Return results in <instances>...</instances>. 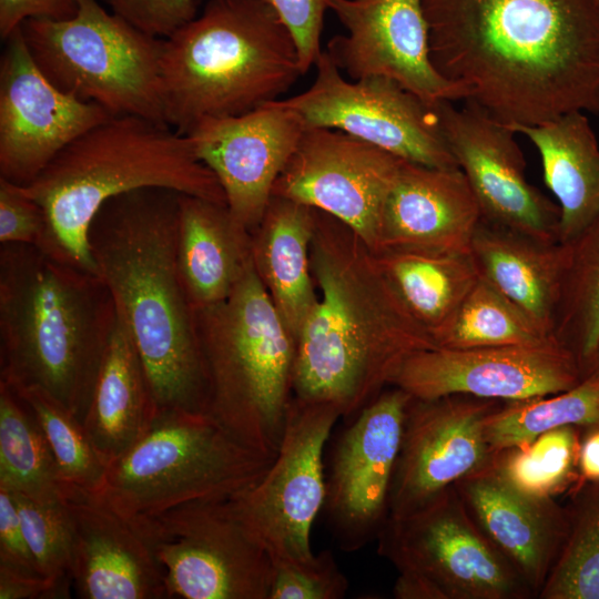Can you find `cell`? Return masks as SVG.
I'll use <instances>...</instances> for the list:
<instances>
[{
    "mask_svg": "<svg viewBox=\"0 0 599 599\" xmlns=\"http://www.w3.org/2000/svg\"><path fill=\"white\" fill-rule=\"evenodd\" d=\"M430 58L508 124L599 114L596 0H423Z\"/></svg>",
    "mask_w": 599,
    "mask_h": 599,
    "instance_id": "1",
    "label": "cell"
},
{
    "mask_svg": "<svg viewBox=\"0 0 599 599\" xmlns=\"http://www.w3.org/2000/svg\"><path fill=\"white\" fill-rule=\"evenodd\" d=\"M311 267L321 296L295 341L293 396L353 418L390 386L408 357L437 346L402 304L369 246L318 210Z\"/></svg>",
    "mask_w": 599,
    "mask_h": 599,
    "instance_id": "2",
    "label": "cell"
},
{
    "mask_svg": "<svg viewBox=\"0 0 599 599\" xmlns=\"http://www.w3.org/2000/svg\"><path fill=\"white\" fill-rule=\"evenodd\" d=\"M180 194L161 187L108 200L88 233L97 273L142 363L156 413H206L194 308L176 257Z\"/></svg>",
    "mask_w": 599,
    "mask_h": 599,
    "instance_id": "3",
    "label": "cell"
},
{
    "mask_svg": "<svg viewBox=\"0 0 599 599\" xmlns=\"http://www.w3.org/2000/svg\"><path fill=\"white\" fill-rule=\"evenodd\" d=\"M116 321L98 273L1 244L0 382L39 389L82 423Z\"/></svg>",
    "mask_w": 599,
    "mask_h": 599,
    "instance_id": "4",
    "label": "cell"
},
{
    "mask_svg": "<svg viewBox=\"0 0 599 599\" xmlns=\"http://www.w3.org/2000/svg\"><path fill=\"white\" fill-rule=\"evenodd\" d=\"M21 187L44 211V251L94 273L88 233L108 200L161 187L226 205L219 180L186 134L135 115L111 116L89 129Z\"/></svg>",
    "mask_w": 599,
    "mask_h": 599,
    "instance_id": "5",
    "label": "cell"
},
{
    "mask_svg": "<svg viewBox=\"0 0 599 599\" xmlns=\"http://www.w3.org/2000/svg\"><path fill=\"white\" fill-rule=\"evenodd\" d=\"M161 72L166 122L182 134L276 101L303 75L294 39L265 0H210L164 39Z\"/></svg>",
    "mask_w": 599,
    "mask_h": 599,
    "instance_id": "6",
    "label": "cell"
},
{
    "mask_svg": "<svg viewBox=\"0 0 599 599\" xmlns=\"http://www.w3.org/2000/svg\"><path fill=\"white\" fill-rule=\"evenodd\" d=\"M207 414L243 445L275 457L293 397L295 342L252 264L223 302L194 311Z\"/></svg>",
    "mask_w": 599,
    "mask_h": 599,
    "instance_id": "7",
    "label": "cell"
},
{
    "mask_svg": "<svg viewBox=\"0 0 599 599\" xmlns=\"http://www.w3.org/2000/svg\"><path fill=\"white\" fill-rule=\"evenodd\" d=\"M273 459L206 413L166 410L108 464L99 493L125 517L141 520L189 501L230 498L258 480Z\"/></svg>",
    "mask_w": 599,
    "mask_h": 599,
    "instance_id": "8",
    "label": "cell"
},
{
    "mask_svg": "<svg viewBox=\"0 0 599 599\" xmlns=\"http://www.w3.org/2000/svg\"><path fill=\"white\" fill-rule=\"evenodd\" d=\"M78 2L70 19H29L21 24L39 69L63 92L112 116L167 124L161 72L164 39L135 29L98 0Z\"/></svg>",
    "mask_w": 599,
    "mask_h": 599,
    "instance_id": "9",
    "label": "cell"
},
{
    "mask_svg": "<svg viewBox=\"0 0 599 599\" xmlns=\"http://www.w3.org/2000/svg\"><path fill=\"white\" fill-rule=\"evenodd\" d=\"M230 498L189 501L134 520L164 570L167 598L268 599L273 560Z\"/></svg>",
    "mask_w": 599,
    "mask_h": 599,
    "instance_id": "10",
    "label": "cell"
},
{
    "mask_svg": "<svg viewBox=\"0 0 599 599\" xmlns=\"http://www.w3.org/2000/svg\"><path fill=\"white\" fill-rule=\"evenodd\" d=\"M378 552L422 580L434 599H521L524 580L479 530L454 486L420 507L388 517Z\"/></svg>",
    "mask_w": 599,
    "mask_h": 599,
    "instance_id": "11",
    "label": "cell"
},
{
    "mask_svg": "<svg viewBox=\"0 0 599 599\" xmlns=\"http://www.w3.org/2000/svg\"><path fill=\"white\" fill-rule=\"evenodd\" d=\"M341 417L329 404L292 397L276 456L262 477L230 498L243 525L272 560L314 557L311 530L324 508V449Z\"/></svg>",
    "mask_w": 599,
    "mask_h": 599,
    "instance_id": "12",
    "label": "cell"
},
{
    "mask_svg": "<svg viewBox=\"0 0 599 599\" xmlns=\"http://www.w3.org/2000/svg\"><path fill=\"white\" fill-rule=\"evenodd\" d=\"M314 65L307 90L274 101L298 114L306 128L345 132L412 163L459 169L434 106L387 78L347 80L324 50Z\"/></svg>",
    "mask_w": 599,
    "mask_h": 599,
    "instance_id": "13",
    "label": "cell"
},
{
    "mask_svg": "<svg viewBox=\"0 0 599 599\" xmlns=\"http://www.w3.org/2000/svg\"><path fill=\"white\" fill-rule=\"evenodd\" d=\"M403 161L345 132L306 128L272 196L332 215L375 252L385 200Z\"/></svg>",
    "mask_w": 599,
    "mask_h": 599,
    "instance_id": "14",
    "label": "cell"
},
{
    "mask_svg": "<svg viewBox=\"0 0 599 599\" xmlns=\"http://www.w3.org/2000/svg\"><path fill=\"white\" fill-rule=\"evenodd\" d=\"M390 387L352 418L333 450L324 509L344 551H356L377 538L388 518L393 476L413 398Z\"/></svg>",
    "mask_w": 599,
    "mask_h": 599,
    "instance_id": "15",
    "label": "cell"
},
{
    "mask_svg": "<svg viewBox=\"0 0 599 599\" xmlns=\"http://www.w3.org/2000/svg\"><path fill=\"white\" fill-rule=\"evenodd\" d=\"M434 110L481 220L539 241L560 243V209L528 182L516 132L470 102L458 109L444 101Z\"/></svg>",
    "mask_w": 599,
    "mask_h": 599,
    "instance_id": "16",
    "label": "cell"
},
{
    "mask_svg": "<svg viewBox=\"0 0 599 599\" xmlns=\"http://www.w3.org/2000/svg\"><path fill=\"white\" fill-rule=\"evenodd\" d=\"M0 60V177L32 182L72 141L112 115L57 88L22 35L4 40Z\"/></svg>",
    "mask_w": 599,
    "mask_h": 599,
    "instance_id": "17",
    "label": "cell"
},
{
    "mask_svg": "<svg viewBox=\"0 0 599 599\" xmlns=\"http://www.w3.org/2000/svg\"><path fill=\"white\" fill-rule=\"evenodd\" d=\"M581 378L575 356L554 341L530 346L424 349L404 362L390 386L415 399L465 395L507 403L557 394Z\"/></svg>",
    "mask_w": 599,
    "mask_h": 599,
    "instance_id": "18",
    "label": "cell"
},
{
    "mask_svg": "<svg viewBox=\"0 0 599 599\" xmlns=\"http://www.w3.org/2000/svg\"><path fill=\"white\" fill-rule=\"evenodd\" d=\"M346 33L325 50L352 80L383 77L434 106L466 100L465 89L446 79L430 58L423 0H326Z\"/></svg>",
    "mask_w": 599,
    "mask_h": 599,
    "instance_id": "19",
    "label": "cell"
},
{
    "mask_svg": "<svg viewBox=\"0 0 599 599\" xmlns=\"http://www.w3.org/2000/svg\"><path fill=\"white\" fill-rule=\"evenodd\" d=\"M504 402L465 395L412 398L393 476L388 517L413 511L488 465L487 417Z\"/></svg>",
    "mask_w": 599,
    "mask_h": 599,
    "instance_id": "20",
    "label": "cell"
},
{
    "mask_svg": "<svg viewBox=\"0 0 599 599\" xmlns=\"http://www.w3.org/2000/svg\"><path fill=\"white\" fill-rule=\"evenodd\" d=\"M305 129L298 114L273 101L243 114L203 119L185 134L219 180L231 214L252 234Z\"/></svg>",
    "mask_w": 599,
    "mask_h": 599,
    "instance_id": "21",
    "label": "cell"
},
{
    "mask_svg": "<svg viewBox=\"0 0 599 599\" xmlns=\"http://www.w3.org/2000/svg\"><path fill=\"white\" fill-rule=\"evenodd\" d=\"M72 586L82 599L167 598L164 570L139 525L99 491L67 486Z\"/></svg>",
    "mask_w": 599,
    "mask_h": 599,
    "instance_id": "22",
    "label": "cell"
},
{
    "mask_svg": "<svg viewBox=\"0 0 599 599\" xmlns=\"http://www.w3.org/2000/svg\"><path fill=\"white\" fill-rule=\"evenodd\" d=\"M481 213L460 169L403 161L387 194L374 253H470Z\"/></svg>",
    "mask_w": 599,
    "mask_h": 599,
    "instance_id": "23",
    "label": "cell"
},
{
    "mask_svg": "<svg viewBox=\"0 0 599 599\" xmlns=\"http://www.w3.org/2000/svg\"><path fill=\"white\" fill-rule=\"evenodd\" d=\"M454 487L479 530L538 597L567 536V507L555 497L515 488L499 473L495 457Z\"/></svg>",
    "mask_w": 599,
    "mask_h": 599,
    "instance_id": "24",
    "label": "cell"
},
{
    "mask_svg": "<svg viewBox=\"0 0 599 599\" xmlns=\"http://www.w3.org/2000/svg\"><path fill=\"white\" fill-rule=\"evenodd\" d=\"M180 277L194 311L225 301L252 264V234L226 205L180 194Z\"/></svg>",
    "mask_w": 599,
    "mask_h": 599,
    "instance_id": "25",
    "label": "cell"
},
{
    "mask_svg": "<svg viewBox=\"0 0 599 599\" xmlns=\"http://www.w3.org/2000/svg\"><path fill=\"white\" fill-rule=\"evenodd\" d=\"M470 255L480 278L554 337L566 257L562 243L539 241L481 220Z\"/></svg>",
    "mask_w": 599,
    "mask_h": 599,
    "instance_id": "26",
    "label": "cell"
},
{
    "mask_svg": "<svg viewBox=\"0 0 599 599\" xmlns=\"http://www.w3.org/2000/svg\"><path fill=\"white\" fill-rule=\"evenodd\" d=\"M315 210L272 196L252 232V261L294 342L318 296L311 267Z\"/></svg>",
    "mask_w": 599,
    "mask_h": 599,
    "instance_id": "27",
    "label": "cell"
},
{
    "mask_svg": "<svg viewBox=\"0 0 599 599\" xmlns=\"http://www.w3.org/2000/svg\"><path fill=\"white\" fill-rule=\"evenodd\" d=\"M508 126L537 149L545 183L560 209L559 241H571L599 214V144L586 113Z\"/></svg>",
    "mask_w": 599,
    "mask_h": 599,
    "instance_id": "28",
    "label": "cell"
},
{
    "mask_svg": "<svg viewBox=\"0 0 599 599\" xmlns=\"http://www.w3.org/2000/svg\"><path fill=\"white\" fill-rule=\"evenodd\" d=\"M155 415L142 363L118 317L82 420L83 428L108 465L140 439Z\"/></svg>",
    "mask_w": 599,
    "mask_h": 599,
    "instance_id": "29",
    "label": "cell"
},
{
    "mask_svg": "<svg viewBox=\"0 0 599 599\" xmlns=\"http://www.w3.org/2000/svg\"><path fill=\"white\" fill-rule=\"evenodd\" d=\"M375 255L402 304L433 339L479 280L470 253L383 251Z\"/></svg>",
    "mask_w": 599,
    "mask_h": 599,
    "instance_id": "30",
    "label": "cell"
},
{
    "mask_svg": "<svg viewBox=\"0 0 599 599\" xmlns=\"http://www.w3.org/2000/svg\"><path fill=\"white\" fill-rule=\"evenodd\" d=\"M566 247L552 335L583 376L599 345V214Z\"/></svg>",
    "mask_w": 599,
    "mask_h": 599,
    "instance_id": "31",
    "label": "cell"
},
{
    "mask_svg": "<svg viewBox=\"0 0 599 599\" xmlns=\"http://www.w3.org/2000/svg\"><path fill=\"white\" fill-rule=\"evenodd\" d=\"M0 487L42 502H62L65 485L26 402L0 382Z\"/></svg>",
    "mask_w": 599,
    "mask_h": 599,
    "instance_id": "32",
    "label": "cell"
},
{
    "mask_svg": "<svg viewBox=\"0 0 599 599\" xmlns=\"http://www.w3.org/2000/svg\"><path fill=\"white\" fill-rule=\"evenodd\" d=\"M568 426L583 430L599 426V372L557 394L502 403L487 417L485 436L497 453Z\"/></svg>",
    "mask_w": 599,
    "mask_h": 599,
    "instance_id": "33",
    "label": "cell"
},
{
    "mask_svg": "<svg viewBox=\"0 0 599 599\" xmlns=\"http://www.w3.org/2000/svg\"><path fill=\"white\" fill-rule=\"evenodd\" d=\"M554 341L524 311L480 277L449 322L434 335L437 347L453 349L530 346Z\"/></svg>",
    "mask_w": 599,
    "mask_h": 599,
    "instance_id": "34",
    "label": "cell"
},
{
    "mask_svg": "<svg viewBox=\"0 0 599 599\" xmlns=\"http://www.w3.org/2000/svg\"><path fill=\"white\" fill-rule=\"evenodd\" d=\"M567 509V536L538 598L599 599V481H577Z\"/></svg>",
    "mask_w": 599,
    "mask_h": 599,
    "instance_id": "35",
    "label": "cell"
},
{
    "mask_svg": "<svg viewBox=\"0 0 599 599\" xmlns=\"http://www.w3.org/2000/svg\"><path fill=\"white\" fill-rule=\"evenodd\" d=\"M583 432L572 426L547 430L529 441L497 451L496 466L518 490L540 498L554 497L579 479Z\"/></svg>",
    "mask_w": 599,
    "mask_h": 599,
    "instance_id": "36",
    "label": "cell"
},
{
    "mask_svg": "<svg viewBox=\"0 0 599 599\" xmlns=\"http://www.w3.org/2000/svg\"><path fill=\"white\" fill-rule=\"evenodd\" d=\"M11 388L34 415L64 485L99 491L108 465L92 446L82 423L39 389Z\"/></svg>",
    "mask_w": 599,
    "mask_h": 599,
    "instance_id": "37",
    "label": "cell"
},
{
    "mask_svg": "<svg viewBox=\"0 0 599 599\" xmlns=\"http://www.w3.org/2000/svg\"><path fill=\"white\" fill-rule=\"evenodd\" d=\"M13 495L38 572L50 580L72 585L73 542L63 501L42 502L22 494Z\"/></svg>",
    "mask_w": 599,
    "mask_h": 599,
    "instance_id": "38",
    "label": "cell"
},
{
    "mask_svg": "<svg viewBox=\"0 0 599 599\" xmlns=\"http://www.w3.org/2000/svg\"><path fill=\"white\" fill-rule=\"evenodd\" d=\"M268 599H342L348 580L334 555L323 550L305 561L273 560Z\"/></svg>",
    "mask_w": 599,
    "mask_h": 599,
    "instance_id": "39",
    "label": "cell"
},
{
    "mask_svg": "<svg viewBox=\"0 0 599 599\" xmlns=\"http://www.w3.org/2000/svg\"><path fill=\"white\" fill-rule=\"evenodd\" d=\"M0 244H28L41 250L48 244L43 209L21 187L0 177Z\"/></svg>",
    "mask_w": 599,
    "mask_h": 599,
    "instance_id": "40",
    "label": "cell"
},
{
    "mask_svg": "<svg viewBox=\"0 0 599 599\" xmlns=\"http://www.w3.org/2000/svg\"><path fill=\"white\" fill-rule=\"evenodd\" d=\"M135 29L166 39L197 17L201 0H103Z\"/></svg>",
    "mask_w": 599,
    "mask_h": 599,
    "instance_id": "41",
    "label": "cell"
},
{
    "mask_svg": "<svg viewBox=\"0 0 599 599\" xmlns=\"http://www.w3.org/2000/svg\"><path fill=\"white\" fill-rule=\"evenodd\" d=\"M292 34L300 65L305 74L315 64L321 49L326 0H265Z\"/></svg>",
    "mask_w": 599,
    "mask_h": 599,
    "instance_id": "42",
    "label": "cell"
},
{
    "mask_svg": "<svg viewBox=\"0 0 599 599\" xmlns=\"http://www.w3.org/2000/svg\"><path fill=\"white\" fill-rule=\"evenodd\" d=\"M0 566L40 575L24 538L14 495L3 487H0Z\"/></svg>",
    "mask_w": 599,
    "mask_h": 599,
    "instance_id": "43",
    "label": "cell"
},
{
    "mask_svg": "<svg viewBox=\"0 0 599 599\" xmlns=\"http://www.w3.org/2000/svg\"><path fill=\"white\" fill-rule=\"evenodd\" d=\"M78 6V0H0V37L4 41L29 19H70Z\"/></svg>",
    "mask_w": 599,
    "mask_h": 599,
    "instance_id": "44",
    "label": "cell"
},
{
    "mask_svg": "<svg viewBox=\"0 0 599 599\" xmlns=\"http://www.w3.org/2000/svg\"><path fill=\"white\" fill-rule=\"evenodd\" d=\"M70 583L0 566V599H54L69 595Z\"/></svg>",
    "mask_w": 599,
    "mask_h": 599,
    "instance_id": "45",
    "label": "cell"
},
{
    "mask_svg": "<svg viewBox=\"0 0 599 599\" xmlns=\"http://www.w3.org/2000/svg\"><path fill=\"white\" fill-rule=\"evenodd\" d=\"M578 475L577 481H599V426L583 432L578 457Z\"/></svg>",
    "mask_w": 599,
    "mask_h": 599,
    "instance_id": "46",
    "label": "cell"
},
{
    "mask_svg": "<svg viewBox=\"0 0 599 599\" xmlns=\"http://www.w3.org/2000/svg\"><path fill=\"white\" fill-rule=\"evenodd\" d=\"M593 372H599V345L593 354V357L590 362V364L588 365L583 376L590 374V373H593ZM582 376V377H583Z\"/></svg>",
    "mask_w": 599,
    "mask_h": 599,
    "instance_id": "47",
    "label": "cell"
},
{
    "mask_svg": "<svg viewBox=\"0 0 599 599\" xmlns=\"http://www.w3.org/2000/svg\"><path fill=\"white\" fill-rule=\"evenodd\" d=\"M596 1H597L598 6H599V0H596Z\"/></svg>",
    "mask_w": 599,
    "mask_h": 599,
    "instance_id": "48",
    "label": "cell"
}]
</instances>
